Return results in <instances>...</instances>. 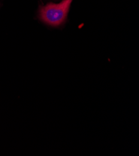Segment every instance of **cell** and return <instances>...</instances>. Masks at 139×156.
<instances>
[{
    "instance_id": "1",
    "label": "cell",
    "mask_w": 139,
    "mask_h": 156,
    "mask_svg": "<svg viewBox=\"0 0 139 156\" xmlns=\"http://www.w3.org/2000/svg\"><path fill=\"white\" fill-rule=\"evenodd\" d=\"M72 0H63L60 3H49L41 6L39 9V19L52 27H59L66 20Z\"/></svg>"
}]
</instances>
